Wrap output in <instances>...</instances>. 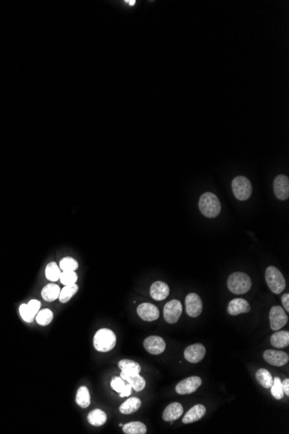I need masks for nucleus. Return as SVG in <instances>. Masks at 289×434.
Returning a JSON list of instances; mask_svg holds the SVG:
<instances>
[{"mask_svg":"<svg viewBox=\"0 0 289 434\" xmlns=\"http://www.w3.org/2000/svg\"><path fill=\"white\" fill-rule=\"evenodd\" d=\"M144 347L148 353L156 356V355H160L165 351L166 344L162 337L153 336L147 337L144 341Z\"/></svg>","mask_w":289,"mask_h":434,"instance_id":"4468645a","label":"nucleus"},{"mask_svg":"<svg viewBox=\"0 0 289 434\" xmlns=\"http://www.w3.org/2000/svg\"><path fill=\"white\" fill-rule=\"evenodd\" d=\"M232 191L236 198L239 200H247L252 194V186L248 178L237 176L233 180Z\"/></svg>","mask_w":289,"mask_h":434,"instance_id":"39448f33","label":"nucleus"},{"mask_svg":"<svg viewBox=\"0 0 289 434\" xmlns=\"http://www.w3.org/2000/svg\"><path fill=\"white\" fill-rule=\"evenodd\" d=\"M186 313L191 317H198L203 311V302L200 296L195 293L188 294L185 298Z\"/></svg>","mask_w":289,"mask_h":434,"instance_id":"1a4fd4ad","label":"nucleus"},{"mask_svg":"<svg viewBox=\"0 0 289 434\" xmlns=\"http://www.w3.org/2000/svg\"><path fill=\"white\" fill-rule=\"evenodd\" d=\"M282 389L287 396L289 395V380L286 379L283 382H282Z\"/></svg>","mask_w":289,"mask_h":434,"instance_id":"4c0bfd02","label":"nucleus"},{"mask_svg":"<svg viewBox=\"0 0 289 434\" xmlns=\"http://www.w3.org/2000/svg\"><path fill=\"white\" fill-rule=\"evenodd\" d=\"M107 414L101 409H94L91 411L88 415V421L89 423L94 427H101L107 422Z\"/></svg>","mask_w":289,"mask_h":434,"instance_id":"b1692460","label":"nucleus"},{"mask_svg":"<svg viewBox=\"0 0 289 434\" xmlns=\"http://www.w3.org/2000/svg\"><path fill=\"white\" fill-rule=\"evenodd\" d=\"M78 279L77 274L75 271H63L61 273L60 279L61 283L63 285H72L76 284V281Z\"/></svg>","mask_w":289,"mask_h":434,"instance_id":"72a5a7b5","label":"nucleus"},{"mask_svg":"<svg viewBox=\"0 0 289 434\" xmlns=\"http://www.w3.org/2000/svg\"><path fill=\"white\" fill-rule=\"evenodd\" d=\"M147 427L139 421H133L123 426V432L126 434H146Z\"/></svg>","mask_w":289,"mask_h":434,"instance_id":"cd10ccee","label":"nucleus"},{"mask_svg":"<svg viewBox=\"0 0 289 434\" xmlns=\"http://www.w3.org/2000/svg\"><path fill=\"white\" fill-rule=\"evenodd\" d=\"M206 349L201 343H196L189 346L184 350V358L189 362L199 363L204 358Z\"/></svg>","mask_w":289,"mask_h":434,"instance_id":"f8f14e48","label":"nucleus"},{"mask_svg":"<svg viewBox=\"0 0 289 434\" xmlns=\"http://www.w3.org/2000/svg\"><path fill=\"white\" fill-rule=\"evenodd\" d=\"M199 209L207 217L213 218L221 212V203L218 197L212 193H204L199 198Z\"/></svg>","mask_w":289,"mask_h":434,"instance_id":"f257e3e1","label":"nucleus"},{"mask_svg":"<svg viewBox=\"0 0 289 434\" xmlns=\"http://www.w3.org/2000/svg\"><path fill=\"white\" fill-rule=\"evenodd\" d=\"M184 408L180 403L174 402L167 406L163 412V419L165 421H173L180 418L183 414Z\"/></svg>","mask_w":289,"mask_h":434,"instance_id":"6ab92c4d","label":"nucleus"},{"mask_svg":"<svg viewBox=\"0 0 289 434\" xmlns=\"http://www.w3.org/2000/svg\"><path fill=\"white\" fill-rule=\"evenodd\" d=\"M183 312L182 303L178 300H172L164 308V318L170 324H174L180 318Z\"/></svg>","mask_w":289,"mask_h":434,"instance_id":"423d86ee","label":"nucleus"},{"mask_svg":"<svg viewBox=\"0 0 289 434\" xmlns=\"http://www.w3.org/2000/svg\"><path fill=\"white\" fill-rule=\"evenodd\" d=\"M137 313L139 317L146 322H153L159 317V311L154 304L149 303H141L137 308Z\"/></svg>","mask_w":289,"mask_h":434,"instance_id":"ddd939ff","label":"nucleus"},{"mask_svg":"<svg viewBox=\"0 0 289 434\" xmlns=\"http://www.w3.org/2000/svg\"><path fill=\"white\" fill-rule=\"evenodd\" d=\"M19 312H20V315H21V317L23 318V321L26 322H33V320H34V317L30 314V311L28 310V307H27V304H22L20 308H19Z\"/></svg>","mask_w":289,"mask_h":434,"instance_id":"c9c22d12","label":"nucleus"},{"mask_svg":"<svg viewBox=\"0 0 289 434\" xmlns=\"http://www.w3.org/2000/svg\"><path fill=\"white\" fill-rule=\"evenodd\" d=\"M116 345V336L109 329L98 330L94 337V347L99 352L111 351Z\"/></svg>","mask_w":289,"mask_h":434,"instance_id":"7ed1b4c3","label":"nucleus"},{"mask_svg":"<svg viewBox=\"0 0 289 434\" xmlns=\"http://www.w3.org/2000/svg\"><path fill=\"white\" fill-rule=\"evenodd\" d=\"M267 285L274 294H281L286 288L285 278L274 266H268L265 273Z\"/></svg>","mask_w":289,"mask_h":434,"instance_id":"20e7f679","label":"nucleus"},{"mask_svg":"<svg viewBox=\"0 0 289 434\" xmlns=\"http://www.w3.org/2000/svg\"><path fill=\"white\" fill-rule=\"evenodd\" d=\"M255 377H256V381L258 382L260 385L263 386L264 388H270L271 386L273 385L274 379L272 377L270 373L264 368H261L257 371L255 374Z\"/></svg>","mask_w":289,"mask_h":434,"instance_id":"bb28decb","label":"nucleus"},{"mask_svg":"<svg viewBox=\"0 0 289 434\" xmlns=\"http://www.w3.org/2000/svg\"><path fill=\"white\" fill-rule=\"evenodd\" d=\"M202 384V380L199 376H192L184 379L176 386V392L178 394H191L199 389Z\"/></svg>","mask_w":289,"mask_h":434,"instance_id":"6e6552de","label":"nucleus"},{"mask_svg":"<svg viewBox=\"0 0 289 434\" xmlns=\"http://www.w3.org/2000/svg\"><path fill=\"white\" fill-rule=\"evenodd\" d=\"M271 330L277 331L281 330L289 322V316L281 306H274L271 308L269 312Z\"/></svg>","mask_w":289,"mask_h":434,"instance_id":"0eeeda50","label":"nucleus"},{"mask_svg":"<svg viewBox=\"0 0 289 434\" xmlns=\"http://www.w3.org/2000/svg\"><path fill=\"white\" fill-rule=\"evenodd\" d=\"M110 385L115 392L120 393V397H128L131 394L132 386L120 376V377L114 376L112 379Z\"/></svg>","mask_w":289,"mask_h":434,"instance_id":"aec40b11","label":"nucleus"},{"mask_svg":"<svg viewBox=\"0 0 289 434\" xmlns=\"http://www.w3.org/2000/svg\"><path fill=\"white\" fill-rule=\"evenodd\" d=\"M53 316L54 315L52 311L49 309H44L42 311H39L35 318L39 325L47 326L52 322Z\"/></svg>","mask_w":289,"mask_h":434,"instance_id":"7c9ffc66","label":"nucleus"},{"mask_svg":"<svg viewBox=\"0 0 289 434\" xmlns=\"http://www.w3.org/2000/svg\"><path fill=\"white\" fill-rule=\"evenodd\" d=\"M251 310L249 303L243 298H236L230 301L228 306V312L231 315H237L243 313H248Z\"/></svg>","mask_w":289,"mask_h":434,"instance_id":"dca6fc26","label":"nucleus"},{"mask_svg":"<svg viewBox=\"0 0 289 434\" xmlns=\"http://www.w3.org/2000/svg\"><path fill=\"white\" fill-rule=\"evenodd\" d=\"M205 413H206V408L203 405H196L184 415L183 423H194L196 421H199V419H202L203 416L205 415Z\"/></svg>","mask_w":289,"mask_h":434,"instance_id":"f3484780","label":"nucleus"},{"mask_svg":"<svg viewBox=\"0 0 289 434\" xmlns=\"http://www.w3.org/2000/svg\"><path fill=\"white\" fill-rule=\"evenodd\" d=\"M120 377L132 386V388L136 392L142 391L146 386V381L139 374H125L120 373Z\"/></svg>","mask_w":289,"mask_h":434,"instance_id":"a211bd4d","label":"nucleus"},{"mask_svg":"<svg viewBox=\"0 0 289 434\" xmlns=\"http://www.w3.org/2000/svg\"><path fill=\"white\" fill-rule=\"evenodd\" d=\"M118 366L121 372L125 374H139V372L141 371V367L139 363L132 360H121L118 363Z\"/></svg>","mask_w":289,"mask_h":434,"instance_id":"393cba45","label":"nucleus"},{"mask_svg":"<svg viewBox=\"0 0 289 434\" xmlns=\"http://www.w3.org/2000/svg\"><path fill=\"white\" fill-rule=\"evenodd\" d=\"M263 358L267 362L275 367H282L289 362V356L287 353L279 350L268 349L264 352Z\"/></svg>","mask_w":289,"mask_h":434,"instance_id":"9d476101","label":"nucleus"},{"mask_svg":"<svg viewBox=\"0 0 289 434\" xmlns=\"http://www.w3.org/2000/svg\"><path fill=\"white\" fill-rule=\"evenodd\" d=\"M270 342L274 348H287L289 345V331H278L276 333H274L271 337Z\"/></svg>","mask_w":289,"mask_h":434,"instance_id":"5701e85b","label":"nucleus"},{"mask_svg":"<svg viewBox=\"0 0 289 434\" xmlns=\"http://www.w3.org/2000/svg\"><path fill=\"white\" fill-rule=\"evenodd\" d=\"M282 305H283V307L285 309L286 311L287 312H289V293H287V294H284L282 297Z\"/></svg>","mask_w":289,"mask_h":434,"instance_id":"e433bc0d","label":"nucleus"},{"mask_svg":"<svg viewBox=\"0 0 289 434\" xmlns=\"http://www.w3.org/2000/svg\"><path fill=\"white\" fill-rule=\"evenodd\" d=\"M75 401L80 408H87L89 407L91 403L90 394L87 386H83L80 387L76 393Z\"/></svg>","mask_w":289,"mask_h":434,"instance_id":"a878e982","label":"nucleus"},{"mask_svg":"<svg viewBox=\"0 0 289 434\" xmlns=\"http://www.w3.org/2000/svg\"><path fill=\"white\" fill-rule=\"evenodd\" d=\"M271 394L276 400H282V398L284 397L282 381L279 377H275L273 381V385L271 386Z\"/></svg>","mask_w":289,"mask_h":434,"instance_id":"473e14b6","label":"nucleus"},{"mask_svg":"<svg viewBox=\"0 0 289 434\" xmlns=\"http://www.w3.org/2000/svg\"><path fill=\"white\" fill-rule=\"evenodd\" d=\"M126 2H127V3H129L131 5L132 4H135V1H126Z\"/></svg>","mask_w":289,"mask_h":434,"instance_id":"58836bf2","label":"nucleus"},{"mask_svg":"<svg viewBox=\"0 0 289 434\" xmlns=\"http://www.w3.org/2000/svg\"><path fill=\"white\" fill-rule=\"evenodd\" d=\"M274 194L280 200H286L289 197V179L284 174L278 175L274 181Z\"/></svg>","mask_w":289,"mask_h":434,"instance_id":"9b49d317","label":"nucleus"},{"mask_svg":"<svg viewBox=\"0 0 289 434\" xmlns=\"http://www.w3.org/2000/svg\"><path fill=\"white\" fill-rule=\"evenodd\" d=\"M59 267L63 271H75L78 269V262L73 258L66 257L61 260Z\"/></svg>","mask_w":289,"mask_h":434,"instance_id":"2f4dec72","label":"nucleus"},{"mask_svg":"<svg viewBox=\"0 0 289 434\" xmlns=\"http://www.w3.org/2000/svg\"><path fill=\"white\" fill-rule=\"evenodd\" d=\"M229 290L236 295H243L251 289V278L244 272H235L229 276L227 281Z\"/></svg>","mask_w":289,"mask_h":434,"instance_id":"f03ea898","label":"nucleus"},{"mask_svg":"<svg viewBox=\"0 0 289 434\" xmlns=\"http://www.w3.org/2000/svg\"><path fill=\"white\" fill-rule=\"evenodd\" d=\"M60 291V287L58 285L49 284L44 286L42 289V297L46 302H54L57 298H59Z\"/></svg>","mask_w":289,"mask_h":434,"instance_id":"4be33fe9","label":"nucleus"},{"mask_svg":"<svg viewBox=\"0 0 289 434\" xmlns=\"http://www.w3.org/2000/svg\"><path fill=\"white\" fill-rule=\"evenodd\" d=\"M150 294L154 300L163 301L169 296V286L162 281H157L151 286Z\"/></svg>","mask_w":289,"mask_h":434,"instance_id":"2eb2a0df","label":"nucleus"},{"mask_svg":"<svg viewBox=\"0 0 289 434\" xmlns=\"http://www.w3.org/2000/svg\"><path fill=\"white\" fill-rule=\"evenodd\" d=\"M61 269L55 262L49 263L46 266L45 276L51 282H57L60 279Z\"/></svg>","mask_w":289,"mask_h":434,"instance_id":"c756f323","label":"nucleus"},{"mask_svg":"<svg viewBox=\"0 0 289 434\" xmlns=\"http://www.w3.org/2000/svg\"><path fill=\"white\" fill-rule=\"evenodd\" d=\"M27 307H28V310L30 311V314L35 318L37 314L40 311L41 303L38 301V300H30V302L27 304Z\"/></svg>","mask_w":289,"mask_h":434,"instance_id":"f704fd0d","label":"nucleus"},{"mask_svg":"<svg viewBox=\"0 0 289 434\" xmlns=\"http://www.w3.org/2000/svg\"><path fill=\"white\" fill-rule=\"evenodd\" d=\"M78 285L75 284L72 285H66L60 291L59 295V301L62 303H68L73 296H75L76 292L78 291Z\"/></svg>","mask_w":289,"mask_h":434,"instance_id":"c85d7f7f","label":"nucleus"},{"mask_svg":"<svg viewBox=\"0 0 289 434\" xmlns=\"http://www.w3.org/2000/svg\"><path fill=\"white\" fill-rule=\"evenodd\" d=\"M141 407V401L137 397L129 398L120 407V412L123 414H131L137 412Z\"/></svg>","mask_w":289,"mask_h":434,"instance_id":"412c9836","label":"nucleus"}]
</instances>
